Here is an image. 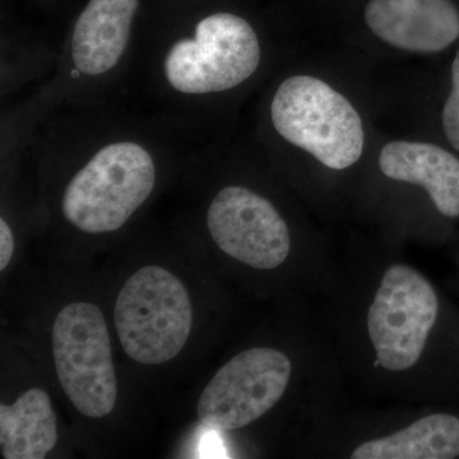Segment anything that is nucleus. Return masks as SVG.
<instances>
[{"label":"nucleus","instance_id":"nucleus-11","mask_svg":"<svg viewBox=\"0 0 459 459\" xmlns=\"http://www.w3.org/2000/svg\"><path fill=\"white\" fill-rule=\"evenodd\" d=\"M138 0H90L72 39V56L87 75L107 74L119 62L126 45Z\"/></svg>","mask_w":459,"mask_h":459},{"label":"nucleus","instance_id":"nucleus-3","mask_svg":"<svg viewBox=\"0 0 459 459\" xmlns=\"http://www.w3.org/2000/svg\"><path fill=\"white\" fill-rule=\"evenodd\" d=\"M114 322L124 351L133 360L143 365L170 361L192 331L188 290L164 268H141L120 290Z\"/></svg>","mask_w":459,"mask_h":459},{"label":"nucleus","instance_id":"nucleus-8","mask_svg":"<svg viewBox=\"0 0 459 459\" xmlns=\"http://www.w3.org/2000/svg\"><path fill=\"white\" fill-rule=\"evenodd\" d=\"M207 225L225 255L255 270H274L291 249L289 228L268 199L243 186H226L210 205Z\"/></svg>","mask_w":459,"mask_h":459},{"label":"nucleus","instance_id":"nucleus-2","mask_svg":"<svg viewBox=\"0 0 459 459\" xmlns=\"http://www.w3.org/2000/svg\"><path fill=\"white\" fill-rule=\"evenodd\" d=\"M155 183V162L143 147L108 144L66 186L63 214L87 234L115 231L147 201Z\"/></svg>","mask_w":459,"mask_h":459},{"label":"nucleus","instance_id":"nucleus-4","mask_svg":"<svg viewBox=\"0 0 459 459\" xmlns=\"http://www.w3.org/2000/svg\"><path fill=\"white\" fill-rule=\"evenodd\" d=\"M261 45L253 27L231 13H214L195 27V39L175 42L165 60L169 83L188 95L234 89L255 74Z\"/></svg>","mask_w":459,"mask_h":459},{"label":"nucleus","instance_id":"nucleus-1","mask_svg":"<svg viewBox=\"0 0 459 459\" xmlns=\"http://www.w3.org/2000/svg\"><path fill=\"white\" fill-rule=\"evenodd\" d=\"M274 128L283 140L307 151L333 170L355 165L364 151V126L351 102L310 75L280 84L271 105Z\"/></svg>","mask_w":459,"mask_h":459},{"label":"nucleus","instance_id":"nucleus-9","mask_svg":"<svg viewBox=\"0 0 459 459\" xmlns=\"http://www.w3.org/2000/svg\"><path fill=\"white\" fill-rule=\"evenodd\" d=\"M365 21L380 40L412 53H437L459 38L452 0H370Z\"/></svg>","mask_w":459,"mask_h":459},{"label":"nucleus","instance_id":"nucleus-7","mask_svg":"<svg viewBox=\"0 0 459 459\" xmlns=\"http://www.w3.org/2000/svg\"><path fill=\"white\" fill-rule=\"evenodd\" d=\"M285 353L256 347L238 353L214 374L202 392L198 418L216 430H238L279 403L291 377Z\"/></svg>","mask_w":459,"mask_h":459},{"label":"nucleus","instance_id":"nucleus-5","mask_svg":"<svg viewBox=\"0 0 459 459\" xmlns=\"http://www.w3.org/2000/svg\"><path fill=\"white\" fill-rule=\"evenodd\" d=\"M53 353L60 385L75 409L87 418L108 416L117 385L101 310L83 301L66 305L54 322Z\"/></svg>","mask_w":459,"mask_h":459},{"label":"nucleus","instance_id":"nucleus-13","mask_svg":"<svg viewBox=\"0 0 459 459\" xmlns=\"http://www.w3.org/2000/svg\"><path fill=\"white\" fill-rule=\"evenodd\" d=\"M459 457V416L437 412L403 430L360 444L353 459H453Z\"/></svg>","mask_w":459,"mask_h":459},{"label":"nucleus","instance_id":"nucleus-12","mask_svg":"<svg viewBox=\"0 0 459 459\" xmlns=\"http://www.w3.org/2000/svg\"><path fill=\"white\" fill-rule=\"evenodd\" d=\"M57 442L49 395L33 388L14 403L0 404V448L5 459H42Z\"/></svg>","mask_w":459,"mask_h":459},{"label":"nucleus","instance_id":"nucleus-14","mask_svg":"<svg viewBox=\"0 0 459 459\" xmlns=\"http://www.w3.org/2000/svg\"><path fill=\"white\" fill-rule=\"evenodd\" d=\"M443 128L446 140L459 152V50L452 65V90L443 108Z\"/></svg>","mask_w":459,"mask_h":459},{"label":"nucleus","instance_id":"nucleus-15","mask_svg":"<svg viewBox=\"0 0 459 459\" xmlns=\"http://www.w3.org/2000/svg\"><path fill=\"white\" fill-rule=\"evenodd\" d=\"M14 253V238L4 219L0 220V270L4 271Z\"/></svg>","mask_w":459,"mask_h":459},{"label":"nucleus","instance_id":"nucleus-10","mask_svg":"<svg viewBox=\"0 0 459 459\" xmlns=\"http://www.w3.org/2000/svg\"><path fill=\"white\" fill-rule=\"evenodd\" d=\"M380 171L389 179L416 184L427 190L437 212L459 217V159L422 142L394 141L380 151Z\"/></svg>","mask_w":459,"mask_h":459},{"label":"nucleus","instance_id":"nucleus-6","mask_svg":"<svg viewBox=\"0 0 459 459\" xmlns=\"http://www.w3.org/2000/svg\"><path fill=\"white\" fill-rule=\"evenodd\" d=\"M440 301L434 286L404 264L386 270L368 314V332L377 364L410 369L421 359L437 325Z\"/></svg>","mask_w":459,"mask_h":459}]
</instances>
